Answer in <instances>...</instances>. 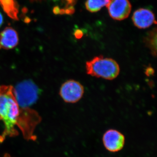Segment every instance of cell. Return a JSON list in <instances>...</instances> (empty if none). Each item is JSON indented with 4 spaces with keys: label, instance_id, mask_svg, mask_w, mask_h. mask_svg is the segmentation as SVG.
<instances>
[{
    "label": "cell",
    "instance_id": "1",
    "mask_svg": "<svg viewBox=\"0 0 157 157\" xmlns=\"http://www.w3.org/2000/svg\"><path fill=\"white\" fill-rule=\"evenodd\" d=\"M21 108L14 95V87L11 85L0 86V121L4 124V131L0 135V143L7 137L18 135L17 126Z\"/></svg>",
    "mask_w": 157,
    "mask_h": 157
},
{
    "label": "cell",
    "instance_id": "2",
    "mask_svg": "<svg viewBox=\"0 0 157 157\" xmlns=\"http://www.w3.org/2000/svg\"><path fill=\"white\" fill-rule=\"evenodd\" d=\"M86 73L90 76L107 80L115 79L119 74V65L115 60L104 58L103 56H96L86 63Z\"/></svg>",
    "mask_w": 157,
    "mask_h": 157
},
{
    "label": "cell",
    "instance_id": "3",
    "mask_svg": "<svg viewBox=\"0 0 157 157\" xmlns=\"http://www.w3.org/2000/svg\"><path fill=\"white\" fill-rule=\"evenodd\" d=\"M14 91L20 107L30 108L38 100L40 90L33 82L27 80L17 85Z\"/></svg>",
    "mask_w": 157,
    "mask_h": 157
},
{
    "label": "cell",
    "instance_id": "4",
    "mask_svg": "<svg viewBox=\"0 0 157 157\" xmlns=\"http://www.w3.org/2000/svg\"><path fill=\"white\" fill-rule=\"evenodd\" d=\"M84 93L83 86L79 82L70 79L64 82L60 89L59 94L66 103H77L82 98Z\"/></svg>",
    "mask_w": 157,
    "mask_h": 157
},
{
    "label": "cell",
    "instance_id": "5",
    "mask_svg": "<svg viewBox=\"0 0 157 157\" xmlns=\"http://www.w3.org/2000/svg\"><path fill=\"white\" fill-rule=\"evenodd\" d=\"M104 147L110 152L120 151L124 146V135L115 129H109L104 133L102 138Z\"/></svg>",
    "mask_w": 157,
    "mask_h": 157
},
{
    "label": "cell",
    "instance_id": "6",
    "mask_svg": "<svg viewBox=\"0 0 157 157\" xmlns=\"http://www.w3.org/2000/svg\"><path fill=\"white\" fill-rule=\"evenodd\" d=\"M107 7L110 17L119 21L128 18L132 10L129 0H110Z\"/></svg>",
    "mask_w": 157,
    "mask_h": 157
},
{
    "label": "cell",
    "instance_id": "7",
    "mask_svg": "<svg viewBox=\"0 0 157 157\" xmlns=\"http://www.w3.org/2000/svg\"><path fill=\"white\" fill-rule=\"evenodd\" d=\"M132 19L135 26L140 29L147 28L155 22L154 14L147 9L136 10L133 14Z\"/></svg>",
    "mask_w": 157,
    "mask_h": 157
},
{
    "label": "cell",
    "instance_id": "8",
    "mask_svg": "<svg viewBox=\"0 0 157 157\" xmlns=\"http://www.w3.org/2000/svg\"><path fill=\"white\" fill-rule=\"evenodd\" d=\"M19 41L18 34L12 28L6 27L0 33V49H12Z\"/></svg>",
    "mask_w": 157,
    "mask_h": 157
},
{
    "label": "cell",
    "instance_id": "9",
    "mask_svg": "<svg viewBox=\"0 0 157 157\" xmlns=\"http://www.w3.org/2000/svg\"><path fill=\"white\" fill-rule=\"evenodd\" d=\"M0 5L9 17L14 20H18V4L15 0H0Z\"/></svg>",
    "mask_w": 157,
    "mask_h": 157
},
{
    "label": "cell",
    "instance_id": "10",
    "mask_svg": "<svg viewBox=\"0 0 157 157\" xmlns=\"http://www.w3.org/2000/svg\"><path fill=\"white\" fill-rule=\"evenodd\" d=\"M110 0H87L86 2V8L91 12L100 11L104 6L109 4Z\"/></svg>",
    "mask_w": 157,
    "mask_h": 157
},
{
    "label": "cell",
    "instance_id": "11",
    "mask_svg": "<svg viewBox=\"0 0 157 157\" xmlns=\"http://www.w3.org/2000/svg\"><path fill=\"white\" fill-rule=\"evenodd\" d=\"M145 43L147 47L151 50L152 54L154 56H156L157 52V35L156 29L151 31L146 37Z\"/></svg>",
    "mask_w": 157,
    "mask_h": 157
},
{
    "label": "cell",
    "instance_id": "12",
    "mask_svg": "<svg viewBox=\"0 0 157 157\" xmlns=\"http://www.w3.org/2000/svg\"><path fill=\"white\" fill-rule=\"evenodd\" d=\"M74 36L76 39H79L82 38V37L83 36L82 32L79 30H77L74 33Z\"/></svg>",
    "mask_w": 157,
    "mask_h": 157
},
{
    "label": "cell",
    "instance_id": "13",
    "mask_svg": "<svg viewBox=\"0 0 157 157\" xmlns=\"http://www.w3.org/2000/svg\"><path fill=\"white\" fill-rule=\"evenodd\" d=\"M154 73L153 69L151 67H148L146 69V72L145 73L147 76H150L151 75H153Z\"/></svg>",
    "mask_w": 157,
    "mask_h": 157
},
{
    "label": "cell",
    "instance_id": "14",
    "mask_svg": "<svg viewBox=\"0 0 157 157\" xmlns=\"http://www.w3.org/2000/svg\"><path fill=\"white\" fill-rule=\"evenodd\" d=\"M3 23V17L2 14L0 12V27L2 26Z\"/></svg>",
    "mask_w": 157,
    "mask_h": 157
},
{
    "label": "cell",
    "instance_id": "15",
    "mask_svg": "<svg viewBox=\"0 0 157 157\" xmlns=\"http://www.w3.org/2000/svg\"><path fill=\"white\" fill-rule=\"evenodd\" d=\"M11 157V156L10 155H9V154H6L5 155H4V157Z\"/></svg>",
    "mask_w": 157,
    "mask_h": 157
},
{
    "label": "cell",
    "instance_id": "16",
    "mask_svg": "<svg viewBox=\"0 0 157 157\" xmlns=\"http://www.w3.org/2000/svg\"><path fill=\"white\" fill-rule=\"evenodd\" d=\"M53 1H57V0H53Z\"/></svg>",
    "mask_w": 157,
    "mask_h": 157
}]
</instances>
